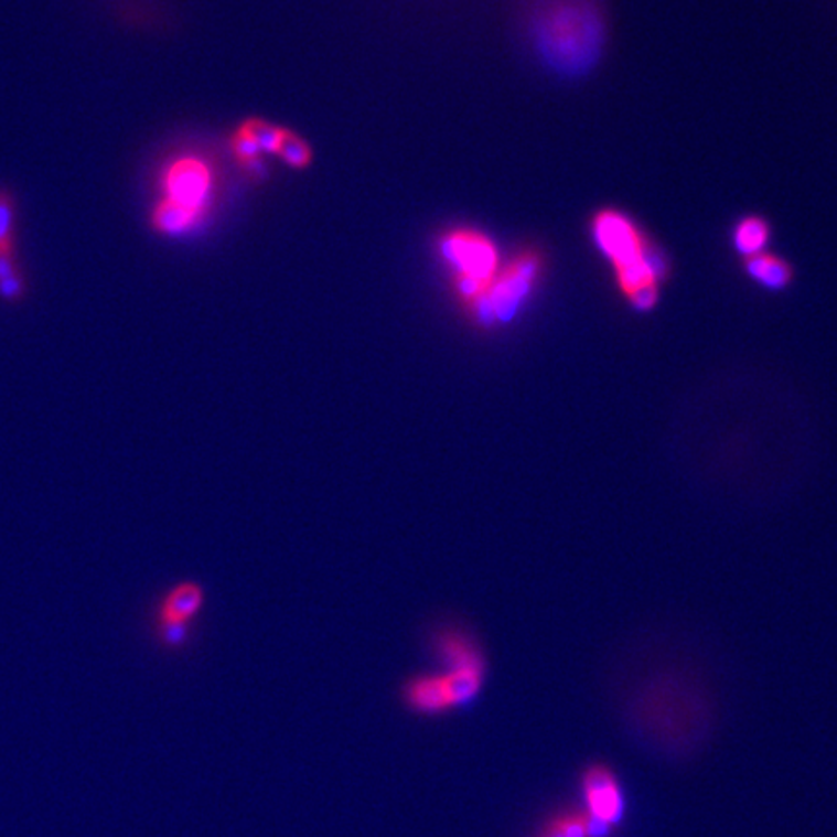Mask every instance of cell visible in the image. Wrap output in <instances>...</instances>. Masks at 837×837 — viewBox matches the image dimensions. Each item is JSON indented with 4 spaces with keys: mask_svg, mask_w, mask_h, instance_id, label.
I'll use <instances>...</instances> for the list:
<instances>
[{
    "mask_svg": "<svg viewBox=\"0 0 837 837\" xmlns=\"http://www.w3.org/2000/svg\"><path fill=\"white\" fill-rule=\"evenodd\" d=\"M582 808L591 820L616 831L626 816V795L621 780L605 762H591L580 774Z\"/></svg>",
    "mask_w": 837,
    "mask_h": 837,
    "instance_id": "cell-7",
    "label": "cell"
},
{
    "mask_svg": "<svg viewBox=\"0 0 837 837\" xmlns=\"http://www.w3.org/2000/svg\"><path fill=\"white\" fill-rule=\"evenodd\" d=\"M770 225L764 217H742L733 229V247L747 260L762 255L770 243Z\"/></svg>",
    "mask_w": 837,
    "mask_h": 837,
    "instance_id": "cell-13",
    "label": "cell"
},
{
    "mask_svg": "<svg viewBox=\"0 0 837 837\" xmlns=\"http://www.w3.org/2000/svg\"><path fill=\"white\" fill-rule=\"evenodd\" d=\"M207 216L210 214L160 198L153 204L150 224H152L153 232L165 235V237H184L189 233L198 232Z\"/></svg>",
    "mask_w": 837,
    "mask_h": 837,
    "instance_id": "cell-10",
    "label": "cell"
},
{
    "mask_svg": "<svg viewBox=\"0 0 837 837\" xmlns=\"http://www.w3.org/2000/svg\"><path fill=\"white\" fill-rule=\"evenodd\" d=\"M232 152L240 169L255 181H262L266 175V163L262 160V150L256 144L255 138L248 132L245 122H240L232 136Z\"/></svg>",
    "mask_w": 837,
    "mask_h": 837,
    "instance_id": "cell-14",
    "label": "cell"
},
{
    "mask_svg": "<svg viewBox=\"0 0 837 837\" xmlns=\"http://www.w3.org/2000/svg\"><path fill=\"white\" fill-rule=\"evenodd\" d=\"M18 204L9 191L0 189V301L18 304L28 296V283L18 264Z\"/></svg>",
    "mask_w": 837,
    "mask_h": 837,
    "instance_id": "cell-9",
    "label": "cell"
},
{
    "mask_svg": "<svg viewBox=\"0 0 837 837\" xmlns=\"http://www.w3.org/2000/svg\"><path fill=\"white\" fill-rule=\"evenodd\" d=\"M437 250L450 270L455 297L465 309L483 296L503 266L495 240L473 227H452L442 233Z\"/></svg>",
    "mask_w": 837,
    "mask_h": 837,
    "instance_id": "cell-2",
    "label": "cell"
},
{
    "mask_svg": "<svg viewBox=\"0 0 837 837\" xmlns=\"http://www.w3.org/2000/svg\"><path fill=\"white\" fill-rule=\"evenodd\" d=\"M591 235L599 253L613 264L614 271L642 262L655 247L634 219L616 210H601L595 214L591 219Z\"/></svg>",
    "mask_w": 837,
    "mask_h": 837,
    "instance_id": "cell-6",
    "label": "cell"
},
{
    "mask_svg": "<svg viewBox=\"0 0 837 837\" xmlns=\"http://www.w3.org/2000/svg\"><path fill=\"white\" fill-rule=\"evenodd\" d=\"M545 271V258L539 250H519L512 260L503 264L475 303L468 307L471 316L481 326L506 324L516 319L522 307L532 297Z\"/></svg>",
    "mask_w": 837,
    "mask_h": 837,
    "instance_id": "cell-3",
    "label": "cell"
},
{
    "mask_svg": "<svg viewBox=\"0 0 837 837\" xmlns=\"http://www.w3.org/2000/svg\"><path fill=\"white\" fill-rule=\"evenodd\" d=\"M204 603V591L198 583L183 582L169 588L155 607L153 622L161 644L168 647L183 646L189 626Z\"/></svg>",
    "mask_w": 837,
    "mask_h": 837,
    "instance_id": "cell-8",
    "label": "cell"
},
{
    "mask_svg": "<svg viewBox=\"0 0 837 837\" xmlns=\"http://www.w3.org/2000/svg\"><path fill=\"white\" fill-rule=\"evenodd\" d=\"M529 33L547 68L565 78H582L605 51V14L599 0H541Z\"/></svg>",
    "mask_w": 837,
    "mask_h": 837,
    "instance_id": "cell-1",
    "label": "cell"
},
{
    "mask_svg": "<svg viewBox=\"0 0 837 837\" xmlns=\"http://www.w3.org/2000/svg\"><path fill=\"white\" fill-rule=\"evenodd\" d=\"M216 171L198 153H183L160 173V198L210 214L216 194Z\"/></svg>",
    "mask_w": 837,
    "mask_h": 837,
    "instance_id": "cell-5",
    "label": "cell"
},
{
    "mask_svg": "<svg viewBox=\"0 0 837 837\" xmlns=\"http://www.w3.org/2000/svg\"><path fill=\"white\" fill-rule=\"evenodd\" d=\"M657 297H659V289L646 288L640 289V291H636V293L629 297V299H631L634 309H639V311H650V309L657 303Z\"/></svg>",
    "mask_w": 837,
    "mask_h": 837,
    "instance_id": "cell-16",
    "label": "cell"
},
{
    "mask_svg": "<svg viewBox=\"0 0 837 837\" xmlns=\"http://www.w3.org/2000/svg\"><path fill=\"white\" fill-rule=\"evenodd\" d=\"M483 686V669L444 670L415 677L404 686V702L417 716H442L473 702Z\"/></svg>",
    "mask_w": 837,
    "mask_h": 837,
    "instance_id": "cell-4",
    "label": "cell"
},
{
    "mask_svg": "<svg viewBox=\"0 0 837 837\" xmlns=\"http://www.w3.org/2000/svg\"><path fill=\"white\" fill-rule=\"evenodd\" d=\"M613 831L591 820L580 808H562L543 822L534 837H611Z\"/></svg>",
    "mask_w": 837,
    "mask_h": 837,
    "instance_id": "cell-11",
    "label": "cell"
},
{
    "mask_svg": "<svg viewBox=\"0 0 837 837\" xmlns=\"http://www.w3.org/2000/svg\"><path fill=\"white\" fill-rule=\"evenodd\" d=\"M278 155L286 161V165L297 171H303L312 163L311 146L304 142V138L296 135L293 130L286 128L281 144H279Z\"/></svg>",
    "mask_w": 837,
    "mask_h": 837,
    "instance_id": "cell-15",
    "label": "cell"
},
{
    "mask_svg": "<svg viewBox=\"0 0 837 837\" xmlns=\"http://www.w3.org/2000/svg\"><path fill=\"white\" fill-rule=\"evenodd\" d=\"M744 268H747L750 278L758 281L760 286H764L765 289H783L785 286H790V281L793 279L791 264L780 256L768 255V253L752 256L744 264Z\"/></svg>",
    "mask_w": 837,
    "mask_h": 837,
    "instance_id": "cell-12",
    "label": "cell"
}]
</instances>
